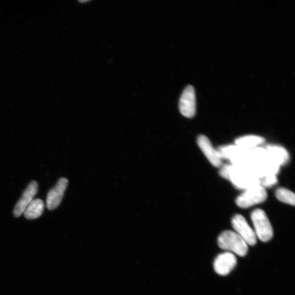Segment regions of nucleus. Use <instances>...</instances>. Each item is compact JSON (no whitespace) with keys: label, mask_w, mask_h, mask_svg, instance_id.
<instances>
[{"label":"nucleus","mask_w":295,"mask_h":295,"mask_svg":"<svg viewBox=\"0 0 295 295\" xmlns=\"http://www.w3.org/2000/svg\"><path fill=\"white\" fill-rule=\"evenodd\" d=\"M221 177L229 180L237 189L246 190L260 185V179L251 174L247 169L234 165H226L220 171Z\"/></svg>","instance_id":"1"},{"label":"nucleus","mask_w":295,"mask_h":295,"mask_svg":"<svg viewBox=\"0 0 295 295\" xmlns=\"http://www.w3.org/2000/svg\"><path fill=\"white\" fill-rule=\"evenodd\" d=\"M219 247L230 251L240 256H244L248 251V245L245 240L234 231L223 232L218 238Z\"/></svg>","instance_id":"2"},{"label":"nucleus","mask_w":295,"mask_h":295,"mask_svg":"<svg viewBox=\"0 0 295 295\" xmlns=\"http://www.w3.org/2000/svg\"><path fill=\"white\" fill-rule=\"evenodd\" d=\"M257 238L262 242H267L271 239L273 230L266 213L261 209L254 210L251 215Z\"/></svg>","instance_id":"3"},{"label":"nucleus","mask_w":295,"mask_h":295,"mask_svg":"<svg viewBox=\"0 0 295 295\" xmlns=\"http://www.w3.org/2000/svg\"><path fill=\"white\" fill-rule=\"evenodd\" d=\"M267 197L266 190L261 185H258L254 187L244 190L236 200L237 205L242 209H247L256 204L264 202Z\"/></svg>","instance_id":"4"},{"label":"nucleus","mask_w":295,"mask_h":295,"mask_svg":"<svg viewBox=\"0 0 295 295\" xmlns=\"http://www.w3.org/2000/svg\"><path fill=\"white\" fill-rule=\"evenodd\" d=\"M232 225L240 237L248 245H254L257 243V237L254 229L251 228L245 218L240 215L235 216L232 220Z\"/></svg>","instance_id":"5"},{"label":"nucleus","mask_w":295,"mask_h":295,"mask_svg":"<svg viewBox=\"0 0 295 295\" xmlns=\"http://www.w3.org/2000/svg\"><path fill=\"white\" fill-rule=\"evenodd\" d=\"M179 108L180 113L188 118H193L196 114V96L194 87H185L180 98Z\"/></svg>","instance_id":"6"},{"label":"nucleus","mask_w":295,"mask_h":295,"mask_svg":"<svg viewBox=\"0 0 295 295\" xmlns=\"http://www.w3.org/2000/svg\"><path fill=\"white\" fill-rule=\"evenodd\" d=\"M69 181L65 178H60L54 188L49 190L47 197V207L49 210H54L63 200Z\"/></svg>","instance_id":"7"},{"label":"nucleus","mask_w":295,"mask_h":295,"mask_svg":"<svg viewBox=\"0 0 295 295\" xmlns=\"http://www.w3.org/2000/svg\"><path fill=\"white\" fill-rule=\"evenodd\" d=\"M236 264V256L227 251L217 256L214 261V269L218 275L226 276L231 272Z\"/></svg>","instance_id":"8"},{"label":"nucleus","mask_w":295,"mask_h":295,"mask_svg":"<svg viewBox=\"0 0 295 295\" xmlns=\"http://www.w3.org/2000/svg\"><path fill=\"white\" fill-rule=\"evenodd\" d=\"M37 191L38 183L34 180L27 186L21 198L16 203L13 211V215L15 217H19L23 214L26 208L37 193Z\"/></svg>","instance_id":"9"},{"label":"nucleus","mask_w":295,"mask_h":295,"mask_svg":"<svg viewBox=\"0 0 295 295\" xmlns=\"http://www.w3.org/2000/svg\"><path fill=\"white\" fill-rule=\"evenodd\" d=\"M198 144L212 165L217 167L221 165V158L219 156L217 151L213 148L210 141L206 136L200 135L198 139Z\"/></svg>","instance_id":"10"},{"label":"nucleus","mask_w":295,"mask_h":295,"mask_svg":"<svg viewBox=\"0 0 295 295\" xmlns=\"http://www.w3.org/2000/svg\"><path fill=\"white\" fill-rule=\"evenodd\" d=\"M265 149L271 159L280 166L285 165L289 161V152L284 148L280 146L269 145Z\"/></svg>","instance_id":"11"},{"label":"nucleus","mask_w":295,"mask_h":295,"mask_svg":"<svg viewBox=\"0 0 295 295\" xmlns=\"http://www.w3.org/2000/svg\"><path fill=\"white\" fill-rule=\"evenodd\" d=\"M265 142V139L262 137L248 135L238 138L235 141V144L240 148L244 150H250L264 144Z\"/></svg>","instance_id":"12"},{"label":"nucleus","mask_w":295,"mask_h":295,"mask_svg":"<svg viewBox=\"0 0 295 295\" xmlns=\"http://www.w3.org/2000/svg\"><path fill=\"white\" fill-rule=\"evenodd\" d=\"M44 209H45V204L42 200L40 199L33 200L26 208L24 215L27 220H35L42 215Z\"/></svg>","instance_id":"13"},{"label":"nucleus","mask_w":295,"mask_h":295,"mask_svg":"<svg viewBox=\"0 0 295 295\" xmlns=\"http://www.w3.org/2000/svg\"><path fill=\"white\" fill-rule=\"evenodd\" d=\"M276 196L278 200L287 204L295 206V195L292 191L286 188H280L276 191Z\"/></svg>","instance_id":"14"},{"label":"nucleus","mask_w":295,"mask_h":295,"mask_svg":"<svg viewBox=\"0 0 295 295\" xmlns=\"http://www.w3.org/2000/svg\"><path fill=\"white\" fill-rule=\"evenodd\" d=\"M278 182L276 174H268L260 178V184L264 188L271 187Z\"/></svg>","instance_id":"15"},{"label":"nucleus","mask_w":295,"mask_h":295,"mask_svg":"<svg viewBox=\"0 0 295 295\" xmlns=\"http://www.w3.org/2000/svg\"><path fill=\"white\" fill-rule=\"evenodd\" d=\"M89 1H80V2L82 3H84V2H88Z\"/></svg>","instance_id":"16"}]
</instances>
